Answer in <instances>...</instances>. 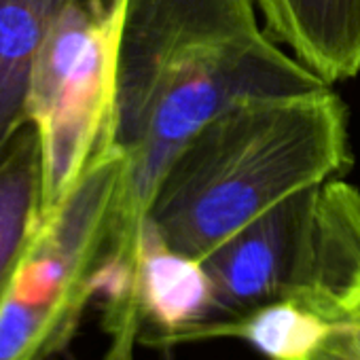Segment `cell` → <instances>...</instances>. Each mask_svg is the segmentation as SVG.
Returning a JSON list of instances; mask_svg holds the SVG:
<instances>
[{
	"label": "cell",
	"instance_id": "1",
	"mask_svg": "<svg viewBox=\"0 0 360 360\" xmlns=\"http://www.w3.org/2000/svg\"><path fill=\"white\" fill-rule=\"evenodd\" d=\"M255 3L119 0L115 91L102 142L125 159L117 248L136 252L165 165L212 117L244 100L330 87L259 28Z\"/></svg>",
	"mask_w": 360,
	"mask_h": 360
},
{
	"label": "cell",
	"instance_id": "2",
	"mask_svg": "<svg viewBox=\"0 0 360 360\" xmlns=\"http://www.w3.org/2000/svg\"><path fill=\"white\" fill-rule=\"evenodd\" d=\"M349 165L347 110L330 87L244 100L178 148L144 225L172 250L204 261L280 202Z\"/></svg>",
	"mask_w": 360,
	"mask_h": 360
},
{
	"label": "cell",
	"instance_id": "3",
	"mask_svg": "<svg viewBox=\"0 0 360 360\" xmlns=\"http://www.w3.org/2000/svg\"><path fill=\"white\" fill-rule=\"evenodd\" d=\"M204 265L214 286L210 320L292 299L335 322L341 299L360 280V193L341 178L307 187L219 246Z\"/></svg>",
	"mask_w": 360,
	"mask_h": 360
},
{
	"label": "cell",
	"instance_id": "4",
	"mask_svg": "<svg viewBox=\"0 0 360 360\" xmlns=\"http://www.w3.org/2000/svg\"><path fill=\"white\" fill-rule=\"evenodd\" d=\"M125 159L102 146L75 189L41 217L0 307V360H49L72 339L110 255Z\"/></svg>",
	"mask_w": 360,
	"mask_h": 360
},
{
	"label": "cell",
	"instance_id": "5",
	"mask_svg": "<svg viewBox=\"0 0 360 360\" xmlns=\"http://www.w3.org/2000/svg\"><path fill=\"white\" fill-rule=\"evenodd\" d=\"M119 34V0H79L60 18L34 66L28 123L41 146L43 214L75 189L104 142Z\"/></svg>",
	"mask_w": 360,
	"mask_h": 360
},
{
	"label": "cell",
	"instance_id": "6",
	"mask_svg": "<svg viewBox=\"0 0 360 360\" xmlns=\"http://www.w3.org/2000/svg\"><path fill=\"white\" fill-rule=\"evenodd\" d=\"M265 32L326 85L360 72V0H257Z\"/></svg>",
	"mask_w": 360,
	"mask_h": 360
},
{
	"label": "cell",
	"instance_id": "7",
	"mask_svg": "<svg viewBox=\"0 0 360 360\" xmlns=\"http://www.w3.org/2000/svg\"><path fill=\"white\" fill-rule=\"evenodd\" d=\"M136 307L163 339L214 314V286L204 261L172 250L146 225L136 255Z\"/></svg>",
	"mask_w": 360,
	"mask_h": 360
},
{
	"label": "cell",
	"instance_id": "8",
	"mask_svg": "<svg viewBox=\"0 0 360 360\" xmlns=\"http://www.w3.org/2000/svg\"><path fill=\"white\" fill-rule=\"evenodd\" d=\"M75 3L79 0H0V153L28 123L37 60Z\"/></svg>",
	"mask_w": 360,
	"mask_h": 360
},
{
	"label": "cell",
	"instance_id": "9",
	"mask_svg": "<svg viewBox=\"0 0 360 360\" xmlns=\"http://www.w3.org/2000/svg\"><path fill=\"white\" fill-rule=\"evenodd\" d=\"M335 333L337 324L318 309L292 299H280L236 318L195 324L165 337V341L238 337L269 360H305Z\"/></svg>",
	"mask_w": 360,
	"mask_h": 360
},
{
	"label": "cell",
	"instance_id": "10",
	"mask_svg": "<svg viewBox=\"0 0 360 360\" xmlns=\"http://www.w3.org/2000/svg\"><path fill=\"white\" fill-rule=\"evenodd\" d=\"M43 217L41 146L26 123L0 153V307Z\"/></svg>",
	"mask_w": 360,
	"mask_h": 360
},
{
	"label": "cell",
	"instance_id": "11",
	"mask_svg": "<svg viewBox=\"0 0 360 360\" xmlns=\"http://www.w3.org/2000/svg\"><path fill=\"white\" fill-rule=\"evenodd\" d=\"M337 333L343 337L354 360H360V280L347 290L337 309Z\"/></svg>",
	"mask_w": 360,
	"mask_h": 360
},
{
	"label": "cell",
	"instance_id": "12",
	"mask_svg": "<svg viewBox=\"0 0 360 360\" xmlns=\"http://www.w3.org/2000/svg\"><path fill=\"white\" fill-rule=\"evenodd\" d=\"M305 360H354V356L349 354V349H347L343 337H341L339 333H335L318 352H314V354H311L309 358H305Z\"/></svg>",
	"mask_w": 360,
	"mask_h": 360
}]
</instances>
